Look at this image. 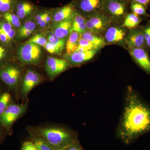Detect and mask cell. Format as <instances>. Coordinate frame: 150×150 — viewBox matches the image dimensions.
<instances>
[{"label": "cell", "mask_w": 150, "mask_h": 150, "mask_svg": "<svg viewBox=\"0 0 150 150\" xmlns=\"http://www.w3.org/2000/svg\"><path fill=\"white\" fill-rule=\"evenodd\" d=\"M150 132V105L131 86L127 88L125 105L117 134L124 143L130 144Z\"/></svg>", "instance_id": "obj_1"}, {"label": "cell", "mask_w": 150, "mask_h": 150, "mask_svg": "<svg viewBox=\"0 0 150 150\" xmlns=\"http://www.w3.org/2000/svg\"><path fill=\"white\" fill-rule=\"evenodd\" d=\"M53 149L66 148L76 142L72 132L65 128L48 127L39 128L35 131Z\"/></svg>", "instance_id": "obj_2"}, {"label": "cell", "mask_w": 150, "mask_h": 150, "mask_svg": "<svg viewBox=\"0 0 150 150\" xmlns=\"http://www.w3.org/2000/svg\"><path fill=\"white\" fill-rule=\"evenodd\" d=\"M42 51L40 46L26 42L19 47L18 55L20 61L25 64H36L40 62Z\"/></svg>", "instance_id": "obj_3"}, {"label": "cell", "mask_w": 150, "mask_h": 150, "mask_svg": "<svg viewBox=\"0 0 150 150\" xmlns=\"http://www.w3.org/2000/svg\"><path fill=\"white\" fill-rule=\"evenodd\" d=\"M110 23L109 17L101 11L88 15L86 18L87 30L96 34L105 31Z\"/></svg>", "instance_id": "obj_4"}, {"label": "cell", "mask_w": 150, "mask_h": 150, "mask_svg": "<svg viewBox=\"0 0 150 150\" xmlns=\"http://www.w3.org/2000/svg\"><path fill=\"white\" fill-rule=\"evenodd\" d=\"M128 0H103L101 11L108 16L120 18L126 14Z\"/></svg>", "instance_id": "obj_5"}, {"label": "cell", "mask_w": 150, "mask_h": 150, "mask_svg": "<svg viewBox=\"0 0 150 150\" xmlns=\"http://www.w3.org/2000/svg\"><path fill=\"white\" fill-rule=\"evenodd\" d=\"M27 108V104H13L9 105L0 116V122L3 125H11L24 113Z\"/></svg>", "instance_id": "obj_6"}, {"label": "cell", "mask_w": 150, "mask_h": 150, "mask_svg": "<svg viewBox=\"0 0 150 150\" xmlns=\"http://www.w3.org/2000/svg\"><path fill=\"white\" fill-rule=\"evenodd\" d=\"M70 64L64 59L49 56L45 63V69L50 79H53L58 75L67 70Z\"/></svg>", "instance_id": "obj_7"}, {"label": "cell", "mask_w": 150, "mask_h": 150, "mask_svg": "<svg viewBox=\"0 0 150 150\" xmlns=\"http://www.w3.org/2000/svg\"><path fill=\"white\" fill-rule=\"evenodd\" d=\"M43 80L42 76L34 70H27L24 75L21 86L23 95L25 96L35 87Z\"/></svg>", "instance_id": "obj_8"}, {"label": "cell", "mask_w": 150, "mask_h": 150, "mask_svg": "<svg viewBox=\"0 0 150 150\" xmlns=\"http://www.w3.org/2000/svg\"><path fill=\"white\" fill-rule=\"evenodd\" d=\"M130 54L137 64L150 75V59L145 48H129Z\"/></svg>", "instance_id": "obj_9"}, {"label": "cell", "mask_w": 150, "mask_h": 150, "mask_svg": "<svg viewBox=\"0 0 150 150\" xmlns=\"http://www.w3.org/2000/svg\"><path fill=\"white\" fill-rule=\"evenodd\" d=\"M100 49H95L85 52L75 51L69 55L66 54L64 58L70 65L78 66L91 60Z\"/></svg>", "instance_id": "obj_10"}, {"label": "cell", "mask_w": 150, "mask_h": 150, "mask_svg": "<svg viewBox=\"0 0 150 150\" xmlns=\"http://www.w3.org/2000/svg\"><path fill=\"white\" fill-rule=\"evenodd\" d=\"M129 48H145V41L144 31L142 28H134L130 29L125 39Z\"/></svg>", "instance_id": "obj_11"}, {"label": "cell", "mask_w": 150, "mask_h": 150, "mask_svg": "<svg viewBox=\"0 0 150 150\" xmlns=\"http://www.w3.org/2000/svg\"><path fill=\"white\" fill-rule=\"evenodd\" d=\"M20 71L16 67L9 66L0 71V78L10 86H14L18 82Z\"/></svg>", "instance_id": "obj_12"}, {"label": "cell", "mask_w": 150, "mask_h": 150, "mask_svg": "<svg viewBox=\"0 0 150 150\" xmlns=\"http://www.w3.org/2000/svg\"><path fill=\"white\" fill-rule=\"evenodd\" d=\"M37 10L33 4L27 0H18L13 11L20 19H23Z\"/></svg>", "instance_id": "obj_13"}, {"label": "cell", "mask_w": 150, "mask_h": 150, "mask_svg": "<svg viewBox=\"0 0 150 150\" xmlns=\"http://www.w3.org/2000/svg\"><path fill=\"white\" fill-rule=\"evenodd\" d=\"M75 3H70L67 5L56 10L53 13V22H59L72 19L76 11Z\"/></svg>", "instance_id": "obj_14"}, {"label": "cell", "mask_w": 150, "mask_h": 150, "mask_svg": "<svg viewBox=\"0 0 150 150\" xmlns=\"http://www.w3.org/2000/svg\"><path fill=\"white\" fill-rule=\"evenodd\" d=\"M126 32L118 27H111L108 28L105 35V40L107 43H121L125 41Z\"/></svg>", "instance_id": "obj_15"}, {"label": "cell", "mask_w": 150, "mask_h": 150, "mask_svg": "<svg viewBox=\"0 0 150 150\" xmlns=\"http://www.w3.org/2000/svg\"><path fill=\"white\" fill-rule=\"evenodd\" d=\"M103 0H80L78 2L79 9L88 15L101 11Z\"/></svg>", "instance_id": "obj_16"}, {"label": "cell", "mask_w": 150, "mask_h": 150, "mask_svg": "<svg viewBox=\"0 0 150 150\" xmlns=\"http://www.w3.org/2000/svg\"><path fill=\"white\" fill-rule=\"evenodd\" d=\"M72 25V19L65 21L54 22L53 26V32L57 37L64 39L69 34Z\"/></svg>", "instance_id": "obj_17"}, {"label": "cell", "mask_w": 150, "mask_h": 150, "mask_svg": "<svg viewBox=\"0 0 150 150\" xmlns=\"http://www.w3.org/2000/svg\"><path fill=\"white\" fill-rule=\"evenodd\" d=\"M72 20V25L70 33L73 31H76L81 35L87 30L85 18L78 12L76 10L74 13Z\"/></svg>", "instance_id": "obj_18"}, {"label": "cell", "mask_w": 150, "mask_h": 150, "mask_svg": "<svg viewBox=\"0 0 150 150\" xmlns=\"http://www.w3.org/2000/svg\"><path fill=\"white\" fill-rule=\"evenodd\" d=\"M36 27L35 22L28 20L19 28L18 32V37L19 38H26L32 34Z\"/></svg>", "instance_id": "obj_19"}, {"label": "cell", "mask_w": 150, "mask_h": 150, "mask_svg": "<svg viewBox=\"0 0 150 150\" xmlns=\"http://www.w3.org/2000/svg\"><path fill=\"white\" fill-rule=\"evenodd\" d=\"M81 35L76 31H73L69 34L66 43L67 54L69 55L76 51L79 45V41Z\"/></svg>", "instance_id": "obj_20"}, {"label": "cell", "mask_w": 150, "mask_h": 150, "mask_svg": "<svg viewBox=\"0 0 150 150\" xmlns=\"http://www.w3.org/2000/svg\"><path fill=\"white\" fill-rule=\"evenodd\" d=\"M81 37L88 40L98 48H100L106 44L104 38L98 36L97 34L87 30L85 32L81 34Z\"/></svg>", "instance_id": "obj_21"}, {"label": "cell", "mask_w": 150, "mask_h": 150, "mask_svg": "<svg viewBox=\"0 0 150 150\" xmlns=\"http://www.w3.org/2000/svg\"><path fill=\"white\" fill-rule=\"evenodd\" d=\"M31 142L38 150H54L43 138L35 131L30 133Z\"/></svg>", "instance_id": "obj_22"}, {"label": "cell", "mask_w": 150, "mask_h": 150, "mask_svg": "<svg viewBox=\"0 0 150 150\" xmlns=\"http://www.w3.org/2000/svg\"><path fill=\"white\" fill-rule=\"evenodd\" d=\"M142 21V18L141 16L131 13L126 15L123 26L129 29H133L136 28Z\"/></svg>", "instance_id": "obj_23"}, {"label": "cell", "mask_w": 150, "mask_h": 150, "mask_svg": "<svg viewBox=\"0 0 150 150\" xmlns=\"http://www.w3.org/2000/svg\"><path fill=\"white\" fill-rule=\"evenodd\" d=\"M18 0H0V14L13 12Z\"/></svg>", "instance_id": "obj_24"}, {"label": "cell", "mask_w": 150, "mask_h": 150, "mask_svg": "<svg viewBox=\"0 0 150 150\" xmlns=\"http://www.w3.org/2000/svg\"><path fill=\"white\" fill-rule=\"evenodd\" d=\"M97 49H100V48H98L88 40L80 37L79 40V45L76 51L85 52Z\"/></svg>", "instance_id": "obj_25"}, {"label": "cell", "mask_w": 150, "mask_h": 150, "mask_svg": "<svg viewBox=\"0 0 150 150\" xmlns=\"http://www.w3.org/2000/svg\"><path fill=\"white\" fill-rule=\"evenodd\" d=\"M2 16L13 27L20 28L21 26L20 19L13 12H8L3 14Z\"/></svg>", "instance_id": "obj_26"}, {"label": "cell", "mask_w": 150, "mask_h": 150, "mask_svg": "<svg viewBox=\"0 0 150 150\" xmlns=\"http://www.w3.org/2000/svg\"><path fill=\"white\" fill-rule=\"evenodd\" d=\"M48 40L49 42L53 43L61 53L64 50L66 43L65 38L62 39L59 38L55 35L54 33L51 32L48 35Z\"/></svg>", "instance_id": "obj_27"}, {"label": "cell", "mask_w": 150, "mask_h": 150, "mask_svg": "<svg viewBox=\"0 0 150 150\" xmlns=\"http://www.w3.org/2000/svg\"><path fill=\"white\" fill-rule=\"evenodd\" d=\"M146 7L144 5L137 2H132L131 5V9L132 13L139 16H147Z\"/></svg>", "instance_id": "obj_28"}, {"label": "cell", "mask_w": 150, "mask_h": 150, "mask_svg": "<svg viewBox=\"0 0 150 150\" xmlns=\"http://www.w3.org/2000/svg\"><path fill=\"white\" fill-rule=\"evenodd\" d=\"M11 101V96L8 93H4L0 96V116L9 105Z\"/></svg>", "instance_id": "obj_29"}, {"label": "cell", "mask_w": 150, "mask_h": 150, "mask_svg": "<svg viewBox=\"0 0 150 150\" xmlns=\"http://www.w3.org/2000/svg\"><path fill=\"white\" fill-rule=\"evenodd\" d=\"M0 27L11 40L15 36L16 32L13 26L8 22H0Z\"/></svg>", "instance_id": "obj_30"}, {"label": "cell", "mask_w": 150, "mask_h": 150, "mask_svg": "<svg viewBox=\"0 0 150 150\" xmlns=\"http://www.w3.org/2000/svg\"><path fill=\"white\" fill-rule=\"evenodd\" d=\"M27 42H29V43H34L39 45V46L45 47L48 41H47L46 38L44 37L43 35L38 34L33 36Z\"/></svg>", "instance_id": "obj_31"}, {"label": "cell", "mask_w": 150, "mask_h": 150, "mask_svg": "<svg viewBox=\"0 0 150 150\" xmlns=\"http://www.w3.org/2000/svg\"><path fill=\"white\" fill-rule=\"evenodd\" d=\"M144 35L146 47L150 48V24L142 28Z\"/></svg>", "instance_id": "obj_32"}, {"label": "cell", "mask_w": 150, "mask_h": 150, "mask_svg": "<svg viewBox=\"0 0 150 150\" xmlns=\"http://www.w3.org/2000/svg\"><path fill=\"white\" fill-rule=\"evenodd\" d=\"M44 48H46V51H48L51 54H53L61 53L59 49L56 48L53 43L49 42V41L47 42Z\"/></svg>", "instance_id": "obj_33"}, {"label": "cell", "mask_w": 150, "mask_h": 150, "mask_svg": "<svg viewBox=\"0 0 150 150\" xmlns=\"http://www.w3.org/2000/svg\"><path fill=\"white\" fill-rule=\"evenodd\" d=\"M21 150H38L31 141L24 142L22 146Z\"/></svg>", "instance_id": "obj_34"}, {"label": "cell", "mask_w": 150, "mask_h": 150, "mask_svg": "<svg viewBox=\"0 0 150 150\" xmlns=\"http://www.w3.org/2000/svg\"><path fill=\"white\" fill-rule=\"evenodd\" d=\"M0 40L4 43H7L11 40L8 36L0 27Z\"/></svg>", "instance_id": "obj_35"}, {"label": "cell", "mask_w": 150, "mask_h": 150, "mask_svg": "<svg viewBox=\"0 0 150 150\" xmlns=\"http://www.w3.org/2000/svg\"><path fill=\"white\" fill-rule=\"evenodd\" d=\"M66 150H83L82 148L81 147L77 142H76L73 143V144L70 145L66 148Z\"/></svg>", "instance_id": "obj_36"}, {"label": "cell", "mask_w": 150, "mask_h": 150, "mask_svg": "<svg viewBox=\"0 0 150 150\" xmlns=\"http://www.w3.org/2000/svg\"><path fill=\"white\" fill-rule=\"evenodd\" d=\"M132 2H137L140 3L144 5L147 8L150 3V0H132Z\"/></svg>", "instance_id": "obj_37"}, {"label": "cell", "mask_w": 150, "mask_h": 150, "mask_svg": "<svg viewBox=\"0 0 150 150\" xmlns=\"http://www.w3.org/2000/svg\"><path fill=\"white\" fill-rule=\"evenodd\" d=\"M6 54L5 49L2 46H0V61L4 57Z\"/></svg>", "instance_id": "obj_38"}, {"label": "cell", "mask_w": 150, "mask_h": 150, "mask_svg": "<svg viewBox=\"0 0 150 150\" xmlns=\"http://www.w3.org/2000/svg\"><path fill=\"white\" fill-rule=\"evenodd\" d=\"M35 22H36V24L38 25L40 27H45L46 25V24H47V23L46 22L44 19Z\"/></svg>", "instance_id": "obj_39"}, {"label": "cell", "mask_w": 150, "mask_h": 150, "mask_svg": "<svg viewBox=\"0 0 150 150\" xmlns=\"http://www.w3.org/2000/svg\"><path fill=\"white\" fill-rule=\"evenodd\" d=\"M66 148H61V149H54V150H66Z\"/></svg>", "instance_id": "obj_40"}]
</instances>
